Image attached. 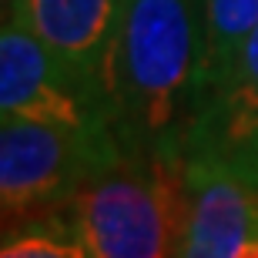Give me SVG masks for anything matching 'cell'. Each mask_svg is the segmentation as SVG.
<instances>
[{"label":"cell","mask_w":258,"mask_h":258,"mask_svg":"<svg viewBox=\"0 0 258 258\" xmlns=\"http://www.w3.org/2000/svg\"><path fill=\"white\" fill-rule=\"evenodd\" d=\"M195 91V0H121L104 67V104L124 158L181 154Z\"/></svg>","instance_id":"obj_1"},{"label":"cell","mask_w":258,"mask_h":258,"mask_svg":"<svg viewBox=\"0 0 258 258\" xmlns=\"http://www.w3.org/2000/svg\"><path fill=\"white\" fill-rule=\"evenodd\" d=\"M188 201L181 154L124 158L77 188L71 215L87 258H181Z\"/></svg>","instance_id":"obj_2"},{"label":"cell","mask_w":258,"mask_h":258,"mask_svg":"<svg viewBox=\"0 0 258 258\" xmlns=\"http://www.w3.org/2000/svg\"><path fill=\"white\" fill-rule=\"evenodd\" d=\"M124 161V148L107 124L67 127L4 114L0 124V205L17 221L40 205L74 198L81 184Z\"/></svg>","instance_id":"obj_3"},{"label":"cell","mask_w":258,"mask_h":258,"mask_svg":"<svg viewBox=\"0 0 258 258\" xmlns=\"http://www.w3.org/2000/svg\"><path fill=\"white\" fill-rule=\"evenodd\" d=\"M184 164L231 171L258 191V27L218 84L195 101L181 138Z\"/></svg>","instance_id":"obj_4"},{"label":"cell","mask_w":258,"mask_h":258,"mask_svg":"<svg viewBox=\"0 0 258 258\" xmlns=\"http://www.w3.org/2000/svg\"><path fill=\"white\" fill-rule=\"evenodd\" d=\"M0 107L4 114L34 117L47 124L111 127L104 104L87 94L57 64L47 44L17 17H4L0 34Z\"/></svg>","instance_id":"obj_5"},{"label":"cell","mask_w":258,"mask_h":258,"mask_svg":"<svg viewBox=\"0 0 258 258\" xmlns=\"http://www.w3.org/2000/svg\"><path fill=\"white\" fill-rule=\"evenodd\" d=\"M117 4L121 0H17L4 17L27 24L67 74L104 104V67L117 24Z\"/></svg>","instance_id":"obj_6"},{"label":"cell","mask_w":258,"mask_h":258,"mask_svg":"<svg viewBox=\"0 0 258 258\" xmlns=\"http://www.w3.org/2000/svg\"><path fill=\"white\" fill-rule=\"evenodd\" d=\"M188 168V228L181 258H238L258 218V191L211 164Z\"/></svg>","instance_id":"obj_7"},{"label":"cell","mask_w":258,"mask_h":258,"mask_svg":"<svg viewBox=\"0 0 258 258\" xmlns=\"http://www.w3.org/2000/svg\"><path fill=\"white\" fill-rule=\"evenodd\" d=\"M198 7V101L235 64L258 27V0H195Z\"/></svg>","instance_id":"obj_8"},{"label":"cell","mask_w":258,"mask_h":258,"mask_svg":"<svg viewBox=\"0 0 258 258\" xmlns=\"http://www.w3.org/2000/svg\"><path fill=\"white\" fill-rule=\"evenodd\" d=\"M0 258H87V245L81 238L74 215L71 221L60 215H44V218L20 221L4 231Z\"/></svg>","instance_id":"obj_9"},{"label":"cell","mask_w":258,"mask_h":258,"mask_svg":"<svg viewBox=\"0 0 258 258\" xmlns=\"http://www.w3.org/2000/svg\"><path fill=\"white\" fill-rule=\"evenodd\" d=\"M238 258H258V218H255V228H251V235L245 238V245H241V255Z\"/></svg>","instance_id":"obj_10"},{"label":"cell","mask_w":258,"mask_h":258,"mask_svg":"<svg viewBox=\"0 0 258 258\" xmlns=\"http://www.w3.org/2000/svg\"><path fill=\"white\" fill-rule=\"evenodd\" d=\"M14 4H17V0H4V14H7V10L14 7Z\"/></svg>","instance_id":"obj_11"}]
</instances>
